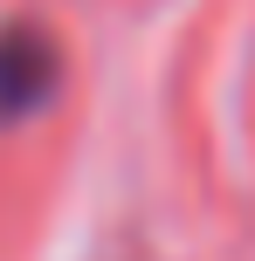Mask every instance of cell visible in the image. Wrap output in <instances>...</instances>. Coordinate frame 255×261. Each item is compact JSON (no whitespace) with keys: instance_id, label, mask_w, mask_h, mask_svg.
<instances>
[{"instance_id":"6da1fadb","label":"cell","mask_w":255,"mask_h":261,"mask_svg":"<svg viewBox=\"0 0 255 261\" xmlns=\"http://www.w3.org/2000/svg\"><path fill=\"white\" fill-rule=\"evenodd\" d=\"M55 90V48L41 28H7L0 35V117H28V110H41Z\"/></svg>"}]
</instances>
